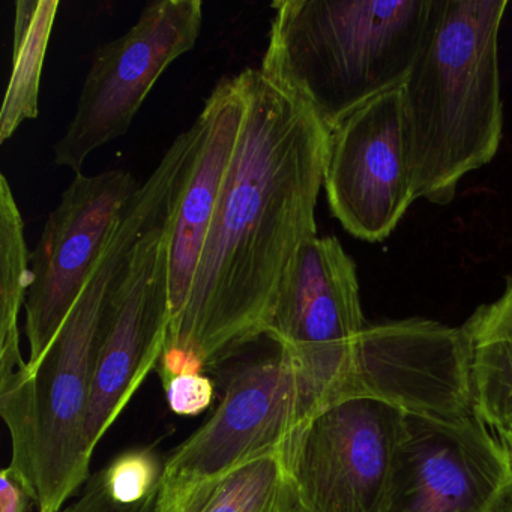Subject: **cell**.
<instances>
[{"mask_svg": "<svg viewBox=\"0 0 512 512\" xmlns=\"http://www.w3.org/2000/svg\"><path fill=\"white\" fill-rule=\"evenodd\" d=\"M182 185L134 245L113 295L86 419V446L91 457L137 389L160 364L166 349L170 238Z\"/></svg>", "mask_w": 512, "mask_h": 512, "instance_id": "7", "label": "cell"}, {"mask_svg": "<svg viewBox=\"0 0 512 512\" xmlns=\"http://www.w3.org/2000/svg\"><path fill=\"white\" fill-rule=\"evenodd\" d=\"M202 23L200 0H155L127 34L101 46L55 163L79 175L92 152L125 136L164 71L196 46Z\"/></svg>", "mask_w": 512, "mask_h": 512, "instance_id": "5", "label": "cell"}, {"mask_svg": "<svg viewBox=\"0 0 512 512\" xmlns=\"http://www.w3.org/2000/svg\"><path fill=\"white\" fill-rule=\"evenodd\" d=\"M158 496V494H157ZM157 496L139 505H118L110 499L101 479V473L92 476L79 499L65 506L61 512H155Z\"/></svg>", "mask_w": 512, "mask_h": 512, "instance_id": "20", "label": "cell"}, {"mask_svg": "<svg viewBox=\"0 0 512 512\" xmlns=\"http://www.w3.org/2000/svg\"><path fill=\"white\" fill-rule=\"evenodd\" d=\"M35 502L16 473L5 467L0 473V512H32Z\"/></svg>", "mask_w": 512, "mask_h": 512, "instance_id": "21", "label": "cell"}, {"mask_svg": "<svg viewBox=\"0 0 512 512\" xmlns=\"http://www.w3.org/2000/svg\"><path fill=\"white\" fill-rule=\"evenodd\" d=\"M404 415L350 400L308 419L283 448L292 512H382Z\"/></svg>", "mask_w": 512, "mask_h": 512, "instance_id": "6", "label": "cell"}, {"mask_svg": "<svg viewBox=\"0 0 512 512\" xmlns=\"http://www.w3.org/2000/svg\"><path fill=\"white\" fill-rule=\"evenodd\" d=\"M461 328L470 350L473 415L499 431L512 421V275L502 295Z\"/></svg>", "mask_w": 512, "mask_h": 512, "instance_id": "14", "label": "cell"}, {"mask_svg": "<svg viewBox=\"0 0 512 512\" xmlns=\"http://www.w3.org/2000/svg\"><path fill=\"white\" fill-rule=\"evenodd\" d=\"M167 404L179 416L202 415L215 397L214 383L205 374H182L164 383Z\"/></svg>", "mask_w": 512, "mask_h": 512, "instance_id": "19", "label": "cell"}, {"mask_svg": "<svg viewBox=\"0 0 512 512\" xmlns=\"http://www.w3.org/2000/svg\"><path fill=\"white\" fill-rule=\"evenodd\" d=\"M245 116L161 380L205 373L265 337L301 248L317 236L331 131L260 70L239 74Z\"/></svg>", "mask_w": 512, "mask_h": 512, "instance_id": "1", "label": "cell"}, {"mask_svg": "<svg viewBox=\"0 0 512 512\" xmlns=\"http://www.w3.org/2000/svg\"><path fill=\"white\" fill-rule=\"evenodd\" d=\"M497 433H499L500 443H502L503 448H505L509 461H511L512 464V421H509L505 427L500 428Z\"/></svg>", "mask_w": 512, "mask_h": 512, "instance_id": "22", "label": "cell"}, {"mask_svg": "<svg viewBox=\"0 0 512 512\" xmlns=\"http://www.w3.org/2000/svg\"><path fill=\"white\" fill-rule=\"evenodd\" d=\"M173 178L151 173L125 209L82 295L40 364L0 377V415L11 437L10 469L38 512H61L89 478L86 419L113 295L134 245L169 205Z\"/></svg>", "mask_w": 512, "mask_h": 512, "instance_id": "2", "label": "cell"}, {"mask_svg": "<svg viewBox=\"0 0 512 512\" xmlns=\"http://www.w3.org/2000/svg\"><path fill=\"white\" fill-rule=\"evenodd\" d=\"M319 412L316 395L277 346L235 371L211 418L164 461L163 482L202 481L275 454Z\"/></svg>", "mask_w": 512, "mask_h": 512, "instance_id": "8", "label": "cell"}, {"mask_svg": "<svg viewBox=\"0 0 512 512\" xmlns=\"http://www.w3.org/2000/svg\"><path fill=\"white\" fill-rule=\"evenodd\" d=\"M274 512H292V503H284V505H281L280 508L275 509Z\"/></svg>", "mask_w": 512, "mask_h": 512, "instance_id": "24", "label": "cell"}, {"mask_svg": "<svg viewBox=\"0 0 512 512\" xmlns=\"http://www.w3.org/2000/svg\"><path fill=\"white\" fill-rule=\"evenodd\" d=\"M512 464L475 415H404L382 512H500Z\"/></svg>", "mask_w": 512, "mask_h": 512, "instance_id": "10", "label": "cell"}, {"mask_svg": "<svg viewBox=\"0 0 512 512\" xmlns=\"http://www.w3.org/2000/svg\"><path fill=\"white\" fill-rule=\"evenodd\" d=\"M287 502L281 449L214 478L161 482L155 512H274Z\"/></svg>", "mask_w": 512, "mask_h": 512, "instance_id": "15", "label": "cell"}, {"mask_svg": "<svg viewBox=\"0 0 512 512\" xmlns=\"http://www.w3.org/2000/svg\"><path fill=\"white\" fill-rule=\"evenodd\" d=\"M433 0H277L266 77L304 101L329 131L406 82Z\"/></svg>", "mask_w": 512, "mask_h": 512, "instance_id": "4", "label": "cell"}, {"mask_svg": "<svg viewBox=\"0 0 512 512\" xmlns=\"http://www.w3.org/2000/svg\"><path fill=\"white\" fill-rule=\"evenodd\" d=\"M25 221L7 176H0V377L28 365L20 350L19 317L31 287Z\"/></svg>", "mask_w": 512, "mask_h": 512, "instance_id": "17", "label": "cell"}, {"mask_svg": "<svg viewBox=\"0 0 512 512\" xmlns=\"http://www.w3.org/2000/svg\"><path fill=\"white\" fill-rule=\"evenodd\" d=\"M500 512H512V493L511 496L508 497V500H506L503 508L500 509Z\"/></svg>", "mask_w": 512, "mask_h": 512, "instance_id": "23", "label": "cell"}, {"mask_svg": "<svg viewBox=\"0 0 512 512\" xmlns=\"http://www.w3.org/2000/svg\"><path fill=\"white\" fill-rule=\"evenodd\" d=\"M140 187L128 170L79 173L50 212L31 253L25 305L29 370L52 346Z\"/></svg>", "mask_w": 512, "mask_h": 512, "instance_id": "9", "label": "cell"}, {"mask_svg": "<svg viewBox=\"0 0 512 512\" xmlns=\"http://www.w3.org/2000/svg\"><path fill=\"white\" fill-rule=\"evenodd\" d=\"M506 0H433L401 86L416 200L448 205L502 142L499 32Z\"/></svg>", "mask_w": 512, "mask_h": 512, "instance_id": "3", "label": "cell"}, {"mask_svg": "<svg viewBox=\"0 0 512 512\" xmlns=\"http://www.w3.org/2000/svg\"><path fill=\"white\" fill-rule=\"evenodd\" d=\"M245 116L241 77H224L197 116L199 145L185 176L170 238V329L178 323L226 185Z\"/></svg>", "mask_w": 512, "mask_h": 512, "instance_id": "13", "label": "cell"}, {"mask_svg": "<svg viewBox=\"0 0 512 512\" xmlns=\"http://www.w3.org/2000/svg\"><path fill=\"white\" fill-rule=\"evenodd\" d=\"M329 208L355 238L382 242L415 202L401 89L358 107L329 136Z\"/></svg>", "mask_w": 512, "mask_h": 512, "instance_id": "11", "label": "cell"}, {"mask_svg": "<svg viewBox=\"0 0 512 512\" xmlns=\"http://www.w3.org/2000/svg\"><path fill=\"white\" fill-rule=\"evenodd\" d=\"M352 257L335 236H316L299 251L266 329L292 359L323 410L335 365L367 328Z\"/></svg>", "mask_w": 512, "mask_h": 512, "instance_id": "12", "label": "cell"}, {"mask_svg": "<svg viewBox=\"0 0 512 512\" xmlns=\"http://www.w3.org/2000/svg\"><path fill=\"white\" fill-rule=\"evenodd\" d=\"M58 0H19L14 25L13 71L0 115V142H7L25 121L37 119L41 73Z\"/></svg>", "mask_w": 512, "mask_h": 512, "instance_id": "16", "label": "cell"}, {"mask_svg": "<svg viewBox=\"0 0 512 512\" xmlns=\"http://www.w3.org/2000/svg\"><path fill=\"white\" fill-rule=\"evenodd\" d=\"M100 473L113 502L139 505L160 493L164 463L154 449H130L119 454Z\"/></svg>", "mask_w": 512, "mask_h": 512, "instance_id": "18", "label": "cell"}]
</instances>
